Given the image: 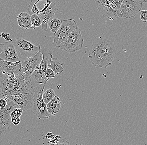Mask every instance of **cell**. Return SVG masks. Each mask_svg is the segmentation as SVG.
<instances>
[{"instance_id": "6da1fadb", "label": "cell", "mask_w": 147, "mask_h": 145, "mask_svg": "<svg viewBox=\"0 0 147 145\" xmlns=\"http://www.w3.org/2000/svg\"><path fill=\"white\" fill-rule=\"evenodd\" d=\"M116 55L114 44L101 36L94 41L88 53V57L92 65L102 68L111 65Z\"/></svg>"}, {"instance_id": "7a4b0ae2", "label": "cell", "mask_w": 147, "mask_h": 145, "mask_svg": "<svg viewBox=\"0 0 147 145\" xmlns=\"http://www.w3.org/2000/svg\"><path fill=\"white\" fill-rule=\"evenodd\" d=\"M33 85L29 80L26 79L21 73L15 75L9 73L5 75L0 84V96L6 100L16 94L32 93Z\"/></svg>"}, {"instance_id": "3957f363", "label": "cell", "mask_w": 147, "mask_h": 145, "mask_svg": "<svg viewBox=\"0 0 147 145\" xmlns=\"http://www.w3.org/2000/svg\"><path fill=\"white\" fill-rule=\"evenodd\" d=\"M84 43L80 29L76 22L71 27L66 40L57 48L68 53H73L82 49Z\"/></svg>"}, {"instance_id": "277c9868", "label": "cell", "mask_w": 147, "mask_h": 145, "mask_svg": "<svg viewBox=\"0 0 147 145\" xmlns=\"http://www.w3.org/2000/svg\"><path fill=\"white\" fill-rule=\"evenodd\" d=\"M45 87V84H39L33 88L32 90L34 98L32 108L33 113L39 120L48 119L50 116L47 109V104L43 99V92Z\"/></svg>"}, {"instance_id": "5b68a950", "label": "cell", "mask_w": 147, "mask_h": 145, "mask_svg": "<svg viewBox=\"0 0 147 145\" xmlns=\"http://www.w3.org/2000/svg\"><path fill=\"white\" fill-rule=\"evenodd\" d=\"M12 43L16 51H18L20 53L21 61H26L32 57L41 48L40 45L36 46L22 38H15Z\"/></svg>"}, {"instance_id": "8992f818", "label": "cell", "mask_w": 147, "mask_h": 145, "mask_svg": "<svg viewBox=\"0 0 147 145\" xmlns=\"http://www.w3.org/2000/svg\"><path fill=\"white\" fill-rule=\"evenodd\" d=\"M142 7L141 0H123L120 6L121 17L131 19L140 11Z\"/></svg>"}, {"instance_id": "52a82bcc", "label": "cell", "mask_w": 147, "mask_h": 145, "mask_svg": "<svg viewBox=\"0 0 147 145\" xmlns=\"http://www.w3.org/2000/svg\"><path fill=\"white\" fill-rule=\"evenodd\" d=\"M17 105L11 100H7V105L4 109H0V135L7 133L11 127V118L10 113Z\"/></svg>"}, {"instance_id": "ba28073f", "label": "cell", "mask_w": 147, "mask_h": 145, "mask_svg": "<svg viewBox=\"0 0 147 145\" xmlns=\"http://www.w3.org/2000/svg\"><path fill=\"white\" fill-rule=\"evenodd\" d=\"M40 49L34 56L24 61H21L22 68L21 73L26 79L30 78L35 69L39 65L42 59V55Z\"/></svg>"}, {"instance_id": "9c48e42d", "label": "cell", "mask_w": 147, "mask_h": 145, "mask_svg": "<svg viewBox=\"0 0 147 145\" xmlns=\"http://www.w3.org/2000/svg\"><path fill=\"white\" fill-rule=\"evenodd\" d=\"M74 19H69L61 21L60 28L57 33L54 34L53 45L57 47L67 39L70 32L71 27L76 23Z\"/></svg>"}, {"instance_id": "30bf717a", "label": "cell", "mask_w": 147, "mask_h": 145, "mask_svg": "<svg viewBox=\"0 0 147 145\" xmlns=\"http://www.w3.org/2000/svg\"><path fill=\"white\" fill-rule=\"evenodd\" d=\"M96 7L99 12L105 17L110 21H113L121 18L119 11L113 9L107 0H95Z\"/></svg>"}, {"instance_id": "8fae6325", "label": "cell", "mask_w": 147, "mask_h": 145, "mask_svg": "<svg viewBox=\"0 0 147 145\" xmlns=\"http://www.w3.org/2000/svg\"><path fill=\"white\" fill-rule=\"evenodd\" d=\"M9 100L12 101L23 111L32 108L34 102L33 94L24 93L16 94L11 95Z\"/></svg>"}, {"instance_id": "7c38bea8", "label": "cell", "mask_w": 147, "mask_h": 145, "mask_svg": "<svg viewBox=\"0 0 147 145\" xmlns=\"http://www.w3.org/2000/svg\"><path fill=\"white\" fill-rule=\"evenodd\" d=\"M3 49L0 54V58L9 62H16L20 61L18 53L12 42H5Z\"/></svg>"}, {"instance_id": "4fadbf2b", "label": "cell", "mask_w": 147, "mask_h": 145, "mask_svg": "<svg viewBox=\"0 0 147 145\" xmlns=\"http://www.w3.org/2000/svg\"><path fill=\"white\" fill-rule=\"evenodd\" d=\"M22 62L20 61L16 62H9L0 58V72L5 76L9 73L15 75L21 73Z\"/></svg>"}, {"instance_id": "5bb4252c", "label": "cell", "mask_w": 147, "mask_h": 145, "mask_svg": "<svg viewBox=\"0 0 147 145\" xmlns=\"http://www.w3.org/2000/svg\"><path fill=\"white\" fill-rule=\"evenodd\" d=\"M53 1L32 0L28 5V13L30 16L34 14H40L48 8Z\"/></svg>"}, {"instance_id": "9a60e30c", "label": "cell", "mask_w": 147, "mask_h": 145, "mask_svg": "<svg viewBox=\"0 0 147 145\" xmlns=\"http://www.w3.org/2000/svg\"><path fill=\"white\" fill-rule=\"evenodd\" d=\"M57 10V8L55 4V1H53L45 11L40 14L37 15L41 21L42 30L45 32H49L47 27L49 20L51 17L56 16L55 13Z\"/></svg>"}, {"instance_id": "2e32d148", "label": "cell", "mask_w": 147, "mask_h": 145, "mask_svg": "<svg viewBox=\"0 0 147 145\" xmlns=\"http://www.w3.org/2000/svg\"><path fill=\"white\" fill-rule=\"evenodd\" d=\"M40 52L42 55V59L39 65L36 68L34 71L41 75H45L46 71L48 67L49 62L51 58L53 57V55L49 49L45 47L41 48Z\"/></svg>"}, {"instance_id": "e0dca14e", "label": "cell", "mask_w": 147, "mask_h": 145, "mask_svg": "<svg viewBox=\"0 0 147 145\" xmlns=\"http://www.w3.org/2000/svg\"><path fill=\"white\" fill-rule=\"evenodd\" d=\"M18 26L25 29H32L31 16L28 13L23 12L18 14L17 17Z\"/></svg>"}, {"instance_id": "ac0fdd59", "label": "cell", "mask_w": 147, "mask_h": 145, "mask_svg": "<svg viewBox=\"0 0 147 145\" xmlns=\"http://www.w3.org/2000/svg\"><path fill=\"white\" fill-rule=\"evenodd\" d=\"M61 106L60 99L58 96H55L50 102L47 105V109L49 115H55L59 111Z\"/></svg>"}, {"instance_id": "d6986e66", "label": "cell", "mask_w": 147, "mask_h": 145, "mask_svg": "<svg viewBox=\"0 0 147 145\" xmlns=\"http://www.w3.org/2000/svg\"><path fill=\"white\" fill-rule=\"evenodd\" d=\"M49 62L50 64L48 65V67L54 71L55 76H58L64 71V63L58 59L52 57Z\"/></svg>"}, {"instance_id": "ffe728a7", "label": "cell", "mask_w": 147, "mask_h": 145, "mask_svg": "<svg viewBox=\"0 0 147 145\" xmlns=\"http://www.w3.org/2000/svg\"><path fill=\"white\" fill-rule=\"evenodd\" d=\"M61 25V21L57 18H54L48 23V25L50 28V31L55 34L58 31Z\"/></svg>"}, {"instance_id": "44dd1931", "label": "cell", "mask_w": 147, "mask_h": 145, "mask_svg": "<svg viewBox=\"0 0 147 145\" xmlns=\"http://www.w3.org/2000/svg\"><path fill=\"white\" fill-rule=\"evenodd\" d=\"M55 93L53 89L49 88L43 94V99L44 101L46 104H47L49 103L54 99L55 97Z\"/></svg>"}, {"instance_id": "7402d4cb", "label": "cell", "mask_w": 147, "mask_h": 145, "mask_svg": "<svg viewBox=\"0 0 147 145\" xmlns=\"http://www.w3.org/2000/svg\"><path fill=\"white\" fill-rule=\"evenodd\" d=\"M31 22H32V28L35 29L36 27H39L41 25V21L38 16L34 14L31 16Z\"/></svg>"}, {"instance_id": "603a6c76", "label": "cell", "mask_w": 147, "mask_h": 145, "mask_svg": "<svg viewBox=\"0 0 147 145\" xmlns=\"http://www.w3.org/2000/svg\"><path fill=\"white\" fill-rule=\"evenodd\" d=\"M109 1L111 7L115 11H119L123 0H111Z\"/></svg>"}, {"instance_id": "cb8c5ba5", "label": "cell", "mask_w": 147, "mask_h": 145, "mask_svg": "<svg viewBox=\"0 0 147 145\" xmlns=\"http://www.w3.org/2000/svg\"><path fill=\"white\" fill-rule=\"evenodd\" d=\"M23 111L20 108H15L10 113L11 118H20L22 114Z\"/></svg>"}, {"instance_id": "d4e9b609", "label": "cell", "mask_w": 147, "mask_h": 145, "mask_svg": "<svg viewBox=\"0 0 147 145\" xmlns=\"http://www.w3.org/2000/svg\"><path fill=\"white\" fill-rule=\"evenodd\" d=\"M45 76L49 80L50 79L55 78L56 76L53 70L50 68H47L46 69L45 72Z\"/></svg>"}, {"instance_id": "484cf974", "label": "cell", "mask_w": 147, "mask_h": 145, "mask_svg": "<svg viewBox=\"0 0 147 145\" xmlns=\"http://www.w3.org/2000/svg\"><path fill=\"white\" fill-rule=\"evenodd\" d=\"M140 19L144 23L147 22V10H142L140 11Z\"/></svg>"}, {"instance_id": "4316f807", "label": "cell", "mask_w": 147, "mask_h": 145, "mask_svg": "<svg viewBox=\"0 0 147 145\" xmlns=\"http://www.w3.org/2000/svg\"><path fill=\"white\" fill-rule=\"evenodd\" d=\"M61 138L62 137L59 136L57 135L55 136L52 138L51 139L50 141L49 142H48V143H52V144H56Z\"/></svg>"}, {"instance_id": "83f0119b", "label": "cell", "mask_w": 147, "mask_h": 145, "mask_svg": "<svg viewBox=\"0 0 147 145\" xmlns=\"http://www.w3.org/2000/svg\"><path fill=\"white\" fill-rule=\"evenodd\" d=\"M7 105V101L4 98L0 99V109H4Z\"/></svg>"}, {"instance_id": "f1b7e54d", "label": "cell", "mask_w": 147, "mask_h": 145, "mask_svg": "<svg viewBox=\"0 0 147 145\" xmlns=\"http://www.w3.org/2000/svg\"><path fill=\"white\" fill-rule=\"evenodd\" d=\"M55 145H70V144L68 141L61 138L59 142Z\"/></svg>"}, {"instance_id": "f546056e", "label": "cell", "mask_w": 147, "mask_h": 145, "mask_svg": "<svg viewBox=\"0 0 147 145\" xmlns=\"http://www.w3.org/2000/svg\"><path fill=\"white\" fill-rule=\"evenodd\" d=\"M10 36V34L8 33V34H5V33H1V34L0 35V36L1 37L5 39L6 40H9L10 42H13V40H12L9 37Z\"/></svg>"}, {"instance_id": "4dcf8cb0", "label": "cell", "mask_w": 147, "mask_h": 145, "mask_svg": "<svg viewBox=\"0 0 147 145\" xmlns=\"http://www.w3.org/2000/svg\"><path fill=\"white\" fill-rule=\"evenodd\" d=\"M21 122V119L20 118H11V123L15 125H17L19 124Z\"/></svg>"}, {"instance_id": "1f68e13d", "label": "cell", "mask_w": 147, "mask_h": 145, "mask_svg": "<svg viewBox=\"0 0 147 145\" xmlns=\"http://www.w3.org/2000/svg\"><path fill=\"white\" fill-rule=\"evenodd\" d=\"M54 137H55V135L51 132L48 133L45 136V137L48 139H51Z\"/></svg>"}, {"instance_id": "d6a6232c", "label": "cell", "mask_w": 147, "mask_h": 145, "mask_svg": "<svg viewBox=\"0 0 147 145\" xmlns=\"http://www.w3.org/2000/svg\"><path fill=\"white\" fill-rule=\"evenodd\" d=\"M3 45H4L3 43L0 44V54L1 53L3 49Z\"/></svg>"}, {"instance_id": "836d02e7", "label": "cell", "mask_w": 147, "mask_h": 145, "mask_svg": "<svg viewBox=\"0 0 147 145\" xmlns=\"http://www.w3.org/2000/svg\"><path fill=\"white\" fill-rule=\"evenodd\" d=\"M3 76H5L4 75H3L2 74H1V73L0 72V78H2V77H3Z\"/></svg>"}, {"instance_id": "e575fe53", "label": "cell", "mask_w": 147, "mask_h": 145, "mask_svg": "<svg viewBox=\"0 0 147 145\" xmlns=\"http://www.w3.org/2000/svg\"><path fill=\"white\" fill-rule=\"evenodd\" d=\"M47 145H55V144H52V143H48Z\"/></svg>"}, {"instance_id": "d590c367", "label": "cell", "mask_w": 147, "mask_h": 145, "mask_svg": "<svg viewBox=\"0 0 147 145\" xmlns=\"http://www.w3.org/2000/svg\"><path fill=\"white\" fill-rule=\"evenodd\" d=\"M142 2L146 3H147V1H142Z\"/></svg>"}]
</instances>
